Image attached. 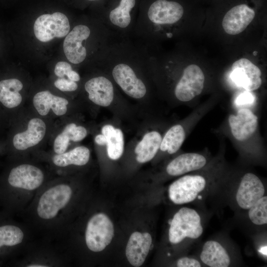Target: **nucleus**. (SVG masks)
I'll use <instances>...</instances> for the list:
<instances>
[{"mask_svg":"<svg viewBox=\"0 0 267 267\" xmlns=\"http://www.w3.org/2000/svg\"><path fill=\"white\" fill-rule=\"evenodd\" d=\"M66 176L48 181L20 213L23 222L43 239L60 241L71 225L76 189Z\"/></svg>","mask_w":267,"mask_h":267,"instance_id":"nucleus-1","label":"nucleus"},{"mask_svg":"<svg viewBox=\"0 0 267 267\" xmlns=\"http://www.w3.org/2000/svg\"><path fill=\"white\" fill-rule=\"evenodd\" d=\"M53 177L51 171L36 161L14 160L1 179V192L9 211L20 213Z\"/></svg>","mask_w":267,"mask_h":267,"instance_id":"nucleus-2","label":"nucleus"},{"mask_svg":"<svg viewBox=\"0 0 267 267\" xmlns=\"http://www.w3.org/2000/svg\"><path fill=\"white\" fill-rule=\"evenodd\" d=\"M185 12L180 0H142L131 38L148 48L163 27L178 23Z\"/></svg>","mask_w":267,"mask_h":267,"instance_id":"nucleus-3","label":"nucleus"},{"mask_svg":"<svg viewBox=\"0 0 267 267\" xmlns=\"http://www.w3.org/2000/svg\"><path fill=\"white\" fill-rule=\"evenodd\" d=\"M142 0H107L97 10L98 18L116 38H130Z\"/></svg>","mask_w":267,"mask_h":267,"instance_id":"nucleus-4","label":"nucleus"},{"mask_svg":"<svg viewBox=\"0 0 267 267\" xmlns=\"http://www.w3.org/2000/svg\"><path fill=\"white\" fill-rule=\"evenodd\" d=\"M227 125L229 136L241 151H252L262 146L258 117L249 107H242L230 114Z\"/></svg>","mask_w":267,"mask_h":267,"instance_id":"nucleus-5","label":"nucleus"},{"mask_svg":"<svg viewBox=\"0 0 267 267\" xmlns=\"http://www.w3.org/2000/svg\"><path fill=\"white\" fill-rule=\"evenodd\" d=\"M43 239L31 241L25 248L22 256L15 264L20 267H62L67 265L65 250L59 243Z\"/></svg>","mask_w":267,"mask_h":267,"instance_id":"nucleus-6","label":"nucleus"},{"mask_svg":"<svg viewBox=\"0 0 267 267\" xmlns=\"http://www.w3.org/2000/svg\"><path fill=\"white\" fill-rule=\"evenodd\" d=\"M47 125L42 117H34L27 122L22 130L13 131L5 143V149L12 156V159H26V155L34 149L45 138Z\"/></svg>","mask_w":267,"mask_h":267,"instance_id":"nucleus-7","label":"nucleus"},{"mask_svg":"<svg viewBox=\"0 0 267 267\" xmlns=\"http://www.w3.org/2000/svg\"><path fill=\"white\" fill-rule=\"evenodd\" d=\"M220 167L218 164L210 165V168L205 172L189 174L178 178L169 187L170 199L177 205L194 201L207 187L209 180L220 170Z\"/></svg>","mask_w":267,"mask_h":267,"instance_id":"nucleus-8","label":"nucleus"},{"mask_svg":"<svg viewBox=\"0 0 267 267\" xmlns=\"http://www.w3.org/2000/svg\"><path fill=\"white\" fill-rule=\"evenodd\" d=\"M169 223V240L174 244L179 243L187 238L197 239L203 232L200 215L195 209L190 208H181Z\"/></svg>","mask_w":267,"mask_h":267,"instance_id":"nucleus-9","label":"nucleus"},{"mask_svg":"<svg viewBox=\"0 0 267 267\" xmlns=\"http://www.w3.org/2000/svg\"><path fill=\"white\" fill-rule=\"evenodd\" d=\"M113 224L104 213H94L86 221L83 240L86 249L90 252L103 251L110 243L114 235Z\"/></svg>","mask_w":267,"mask_h":267,"instance_id":"nucleus-10","label":"nucleus"},{"mask_svg":"<svg viewBox=\"0 0 267 267\" xmlns=\"http://www.w3.org/2000/svg\"><path fill=\"white\" fill-rule=\"evenodd\" d=\"M33 234L24 222L2 221L0 223V255L22 254L33 240Z\"/></svg>","mask_w":267,"mask_h":267,"instance_id":"nucleus-11","label":"nucleus"},{"mask_svg":"<svg viewBox=\"0 0 267 267\" xmlns=\"http://www.w3.org/2000/svg\"><path fill=\"white\" fill-rule=\"evenodd\" d=\"M205 76L201 68L190 64L183 70L174 88V94L178 101L189 102L201 94L203 90Z\"/></svg>","mask_w":267,"mask_h":267,"instance_id":"nucleus-12","label":"nucleus"},{"mask_svg":"<svg viewBox=\"0 0 267 267\" xmlns=\"http://www.w3.org/2000/svg\"><path fill=\"white\" fill-rule=\"evenodd\" d=\"M36 158L47 163L51 171L58 176H66L71 167L84 166L88 163L90 151L86 146H80L62 153L41 154Z\"/></svg>","mask_w":267,"mask_h":267,"instance_id":"nucleus-13","label":"nucleus"},{"mask_svg":"<svg viewBox=\"0 0 267 267\" xmlns=\"http://www.w3.org/2000/svg\"><path fill=\"white\" fill-rule=\"evenodd\" d=\"M99 22L100 20L96 18L92 25L77 24L66 35L63 42V51L69 62L79 65L89 57L86 49L82 45V42L91 35Z\"/></svg>","mask_w":267,"mask_h":267,"instance_id":"nucleus-14","label":"nucleus"},{"mask_svg":"<svg viewBox=\"0 0 267 267\" xmlns=\"http://www.w3.org/2000/svg\"><path fill=\"white\" fill-rule=\"evenodd\" d=\"M70 30L69 20L63 13L56 12L38 17L34 25V32L41 42H47L54 38L66 37Z\"/></svg>","mask_w":267,"mask_h":267,"instance_id":"nucleus-15","label":"nucleus"},{"mask_svg":"<svg viewBox=\"0 0 267 267\" xmlns=\"http://www.w3.org/2000/svg\"><path fill=\"white\" fill-rule=\"evenodd\" d=\"M265 193V185L260 178L253 173L246 172L240 178L235 200L241 209L248 210Z\"/></svg>","mask_w":267,"mask_h":267,"instance_id":"nucleus-16","label":"nucleus"},{"mask_svg":"<svg viewBox=\"0 0 267 267\" xmlns=\"http://www.w3.org/2000/svg\"><path fill=\"white\" fill-rule=\"evenodd\" d=\"M256 15L254 7L246 2L233 5L225 13L222 26L224 31L235 35L242 32L252 21Z\"/></svg>","mask_w":267,"mask_h":267,"instance_id":"nucleus-17","label":"nucleus"},{"mask_svg":"<svg viewBox=\"0 0 267 267\" xmlns=\"http://www.w3.org/2000/svg\"><path fill=\"white\" fill-rule=\"evenodd\" d=\"M231 79L239 87L248 91L258 89L262 83L260 68L247 58L235 61L231 66Z\"/></svg>","mask_w":267,"mask_h":267,"instance_id":"nucleus-18","label":"nucleus"},{"mask_svg":"<svg viewBox=\"0 0 267 267\" xmlns=\"http://www.w3.org/2000/svg\"><path fill=\"white\" fill-rule=\"evenodd\" d=\"M84 88L89 99L96 105L106 107L110 105L114 99V85L106 74L89 79L84 84Z\"/></svg>","mask_w":267,"mask_h":267,"instance_id":"nucleus-19","label":"nucleus"},{"mask_svg":"<svg viewBox=\"0 0 267 267\" xmlns=\"http://www.w3.org/2000/svg\"><path fill=\"white\" fill-rule=\"evenodd\" d=\"M32 103L36 112L42 117L51 114L57 117H61L66 114L69 102L64 97L45 90L39 91L34 95Z\"/></svg>","mask_w":267,"mask_h":267,"instance_id":"nucleus-20","label":"nucleus"},{"mask_svg":"<svg viewBox=\"0 0 267 267\" xmlns=\"http://www.w3.org/2000/svg\"><path fill=\"white\" fill-rule=\"evenodd\" d=\"M209 162L206 153H184L172 160L167 166L166 171L170 176H179L201 170Z\"/></svg>","mask_w":267,"mask_h":267,"instance_id":"nucleus-21","label":"nucleus"},{"mask_svg":"<svg viewBox=\"0 0 267 267\" xmlns=\"http://www.w3.org/2000/svg\"><path fill=\"white\" fill-rule=\"evenodd\" d=\"M23 88L21 81L16 78L0 80V108L6 118L21 105L23 98L20 91Z\"/></svg>","mask_w":267,"mask_h":267,"instance_id":"nucleus-22","label":"nucleus"},{"mask_svg":"<svg viewBox=\"0 0 267 267\" xmlns=\"http://www.w3.org/2000/svg\"><path fill=\"white\" fill-rule=\"evenodd\" d=\"M152 237L148 232H134L129 238L126 255L129 263L138 267L144 263L152 246Z\"/></svg>","mask_w":267,"mask_h":267,"instance_id":"nucleus-23","label":"nucleus"},{"mask_svg":"<svg viewBox=\"0 0 267 267\" xmlns=\"http://www.w3.org/2000/svg\"><path fill=\"white\" fill-rule=\"evenodd\" d=\"M200 258L204 264L210 267H227L230 264L227 252L215 240H209L204 244Z\"/></svg>","mask_w":267,"mask_h":267,"instance_id":"nucleus-24","label":"nucleus"},{"mask_svg":"<svg viewBox=\"0 0 267 267\" xmlns=\"http://www.w3.org/2000/svg\"><path fill=\"white\" fill-rule=\"evenodd\" d=\"M87 135V129L74 123L66 125L58 134L53 142V153L60 154L67 151L70 141L78 142Z\"/></svg>","mask_w":267,"mask_h":267,"instance_id":"nucleus-25","label":"nucleus"},{"mask_svg":"<svg viewBox=\"0 0 267 267\" xmlns=\"http://www.w3.org/2000/svg\"><path fill=\"white\" fill-rule=\"evenodd\" d=\"M162 139L161 134L157 131L146 133L134 149L136 161L144 163L152 159L159 149Z\"/></svg>","mask_w":267,"mask_h":267,"instance_id":"nucleus-26","label":"nucleus"},{"mask_svg":"<svg viewBox=\"0 0 267 267\" xmlns=\"http://www.w3.org/2000/svg\"><path fill=\"white\" fill-rule=\"evenodd\" d=\"M101 133L106 138L107 151L109 157L117 160L121 157L124 151V141L123 132L111 125L104 126Z\"/></svg>","mask_w":267,"mask_h":267,"instance_id":"nucleus-27","label":"nucleus"},{"mask_svg":"<svg viewBox=\"0 0 267 267\" xmlns=\"http://www.w3.org/2000/svg\"><path fill=\"white\" fill-rule=\"evenodd\" d=\"M250 221L254 224L262 225L267 223V196L264 195L248 209Z\"/></svg>","mask_w":267,"mask_h":267,"instance_id":"nucleus-28","label":"nucleus"},{"mask_svg":"<svg viewBox=\"0 0 267 267\" xmlns=\"http://www.w3.org/2000/svg\"><path fill=\"white\" fill-rule=\"evenodd\" d=\"M54 86L59 90L64 92H72L78 88L77 82L69 80L67 78H58L54 82Z\"/></svg>","mask_w":267,"mask_h":267,"instance_id":"nucleus-29","label":"nucleus"},{"mask_svg":"<svg viewBox=\"0 0 267 267\" xmlns=\"http://www.w3.org/2000/svg\"><path fill=\"white\" fill-rule=\"evenodd\" d=\"M73 69L72 66L65 61L57 62L54 68V74L58 78H64Z\"/></svg>","mask_w":267,"mask_h":267,"instance_id":"nucleus-30","label":"nucleus"},{"mask_svg":"<svg viewBox=\"0 0 267 267\" xmlns=\"http://www.w3.org/2000/svg\"><path fill=\"white\" fill-rule=\"evenodd\" d=\"M177 266L178 267H200L201 264L194 258L183 257L178 260Z\"/></svg>","mask_w":267,"mask_h":267,"instance_id":"nucleus-31","label":"nucleus"},{"mask_svg":"<svg viewBox=\"0 0 267 267\" xmlns=\"http://www.w3.org/2000/svg\"><path fill=\"white\" fill-rule=\"evenodd\" d=\"M66 76L69 80L76 82H78L81 80L79 73L73 69L69 71Z\"/></svg>","mask_w":267,"mask_h":267,"instance_id":"nucleus-32","label":"nucleus"},{"mask_svg":"<svg viewBox=\"0 0 267 267\" xmlns=\"http://www.w3.org/2000/svg\"><path fill=\"white\" fill-rule=\"evenodd\" d=\"M94 140L99 145H106V138L103 134H97L95 137Z\"/></svg>","mask_w":267,"mask_h":267,"instance_id":"nucleus-33","label":"nucleus"},{"mask_svg":"<svg viewBox=\"0 0 267 267\" xmlns=\"http://www.w3.org/2000/svg\"><path fill=\"white\" fill-rule=\"evenodd\" d=\"M6 117L0 108V127L6 120Z\"/></svg>","mask_w":267,"mask_h":267,"instance_id":"nucleus-34","label":"nucleus"},{"mask_svg":"<svg viewBox=\"0 0 267 267\" xmlns=\"http://www.w3.org/2000/svg\"><path fill=\"white\" fill-rule=\"evenodd\" d=\"M5 150V144H1L0 143V154L1 153L3 150Z\"/></svg>","mask_w":267,"mask_h":267,"instance_id":"nucleus-35","label":"nucleus"}]
</instances>
